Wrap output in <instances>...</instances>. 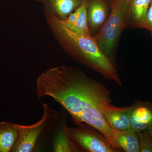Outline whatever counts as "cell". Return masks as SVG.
<instances>
[{
    "instance_id": "1",
    "label": "cell",
    "mask_w": 152,
    "mask_h": 152,
    "mask_svg": "<svg viewBox=\"0 0 152 152\" xmlns=\"http://www.w3.org/2000/svg\"><path fill=\"white\" fill-rule=\"evenodd\" d=\"M36 94L39 99L49 96L72 116L75 124L85 123L100 132L112 145L117 147L113 129L104 118L105 110L113 107L111 92L107 87L76 67L57 66L38 76Z\"/></svg>"
},
{
    "instance_id": "2",
    "label": "cell",
    "mask_w": 152,
    "mask_h": 152,
    "mask_svg": "<svg viewBox=\"0 0 152 152\" xmlns=\"http://www.w3.org/2000/svg\"><path fill=\"white\" fill-rule=\"evenodd\" d=\"M46 19L60 45L74 60L122 86L115 64L101 50L94 37L74 32L51 18Z\"/></svg>"
},
{
    "instance_id": "3",
    "label": "cell",
    "mask_w": 152,
    "mask_h": 152,
    "mask_svg": "<svg viewBox=\"0 0 152 152\" xmlns=\"http://www.w3.org/2000/svg\"><path fill=\"white\" fill-rule=\"evenodd\" d=\"M42 116L39 121L31 125H19V134L11 152L40 151L50 144L58 113L42 103Z\"/></svg>"
},
{
    "instance_id": "4",
    "label": "cell",
    "mask_w": 152,
    "mask_h": 152,
    "mask_svg": "<svg viewBox=\"0 0 152 152\" xmlns=\"http://www.w3.org/2000/svg\"><path fill=\"white\" fill-rule=\"evenodd\" d=\"M130 0H112L107 19L94 38L99 48L115 64V51L121 34L127 28Z\"/></svg>"
},
{
    "instance_id": "5",
    "label": "cell",
    "mask_w": 152,
    "mask_h": 152,
    "mask_svg": "<svg viewBox=\"0 0 152 152\" xmlns=\"http://www.w3.org/2000/svg\"><path fill=\"white\" fill-rule=\"evenodd\" d=\"M77 126L67 127L71 140L80 152H120L121 150L115 148L107 138L95 128L80 123Z\"/></svg>"
},
{
    "instance_id": "6",
    "label": "cell",
    "mask_w": 152,
    "mask_h": 152,
    "mask_svg": "<svg viewBox=\"0 0 152 152\" xmlns=\"http://www.w3.org/2000/svg\"><path fill=\"white\" fill-rule=\"evenodd\" d=\"M67 118V114L65 112L58 113L51 140L50 146L53 152H80L69 135Z\"/></svg>"
},
{
    "instance_id": "7",
    "label": "cell",
    "mask_w": 152,
    "mask_h": 152,
    "mask_svg": "<svg viewBox=\"0 0 152 152\" xmlns=\"http://www.w3.org/2000/svg\"><path fill=\"white\" fill-rule=\"evenodd\" d=\"M109 0H87V17L90 34L94 37L99 32L111 10Z\"/></svg>"
},
{
    "instance_id": "8",
    "label": "cell",
    "mask_w": 152,
    "mask_h": 152,
    "mask_svg": "<svg viewBox=\"0 0 152 152\" xmlns=\"http://www.w3.org/2000/svg\"><path fill=\"white\" fill-rule=\"evenodd\" d=\"M131 129L136 132L147 130L152 124V104L148 102L137 101L132 105Z\"/></svg>"
},
{
    "instance_id": "9",
    "label": "cell",
    "mask_w": 152,
    "mask_h": 152,
    "mask_svg": "<svg viewBox=\"0 0 152 152\" xmlns=\"http://www.w3.org/2000/svg\"><path fill=\"white\" fill-rule=\"evenodd\" d=\"M83 0H43L46 18L64 20L81 5Z\"/></svg>"
},
{
    "instance_id": "10",
    "label": "cell",
    "mask_w": 152,
    "mask_h": 152,
    "mask_svg": "<svg viewBox=\"0 0 152 152\" xmlns=\"http://www.w3.org/2000/svg\"><path fill=\"white\" fill-rule=\"evenodd\" d=\"M87 0H83L80 7L65 20L47 18L53 19L59 23L75 32L91 35L87 20Z\"/></svg>"
},
{
    "instance_id": "11",
    "label": "cell",
    "mask_w": 152,
    "mask_h": 152,
    "mask_svg": "<svg viewBox=\"0 0 152 152\" xmlns=\"http://www.w3.org/2000/svg\"><path fill=\"white\" fill-rule=\"evenodd\" d=\"M132 107V105L124 107L113 106L104 112V118L114 130H128L131 129L130 116Z\"/></svg>"
},
{
    "instance_id": "12",
    "label": "cell",
    "mask_w": 152,
    "mask_h": 152,
    "mask_svg": "<svg viewBox=\"0 0 152 152\" xmlns=\"http://www.w3.org/2000/svg\"><path fill=\"white\" fill-rule=\"evenodd\" d=\"M152 0H130L127 28L145 29L146 18Z\"/></svg>"
},
{
    "instance_id": "13",
    "label": "cell",
    "mask_w": 152,
    "mask_h": 152,
    "mask_svg": "<svg viewBox=\"0 0 152 152\" xmlns=\"http://www.w3.org/2000/svg\"><path fill=\"white\" fill-rule=\"evenodd\" d=\"M19 124L0 121V152H11L19 134Z\"/></svg>"
},
{
    "instance_id": "14",
    "label": "cell",
    "mask_w": 152,
    "mask_h": 152,
    "mask_svg": "<svg viewBox=\"0 0 152 152\" xmlns=\"http://www.w3.org/2000/svg\"><path fill=\"white\" fill-rule=\"evenodd\" d=\"M114 138L117 147L126 152H140L137 133L132 129L115 131Z\"/></svg>"
},
{
    "instance_id": "15",
    "label": "cell",
    "mask_w": 152,
    "mask_h": 152,
    "mask_svg": "<svg viewBox=\"0 0 152 152\" xmlns=\"http://www.w3.org/2000/svg\"><path fill=\"white\" fill-rule=\"evenodd\" d=\"M140 152H152V138L148 130L138 132Z\"/></svg>"
},
{
    "instance_id": "16",
    "label": "cell",
    "mask_w": 152,
    "mask_h": 152,
    "mask_svg": "<svg viewBox=\"0 0 152 152\" xmlns=\"http://www.w3.org/2000/svg\"><path fill=\"white\" fill-rule=\"evenodd\" d=\"M145 29L148 30L152 36V0L147 12Z\"/></svg>"
},
{
    "instance_id": "17",
    "label": "cell",
    "mask_w": 152,
    "mask_h": 152,
    "mask_svg": "<svg viewBox=\"0 0 152 152\" xmlns=\"http://www.w3.org/2000/svg\"><path fill=\"white\" fill-rule=\"evenodd\" d=\"M148 132L150 135V136L152 137V124L151 125V126L148 128Z\"/></svg>"
},
{
    "instance_id": "18",
    "label": "cell",
    "mask_w": 152,
    "mask_h": 152,
    "mask_svg": "<svg viewBox=\"0 0 152 152\" xmlns=\"http://www.w3.org/2000/svg\"><path fill=\"white\" fill-rule=\"evenodd\" d=\"M34 1H38V2H42V1H43V0H34Z\"/></svg>"
}]
</instances>
